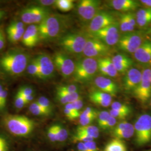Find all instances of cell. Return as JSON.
<instances>
[{
  "instance_id": "ba28073f",
  "label": "cell",
  "mask_w": 151,
  "mask_h": 151,
  "mask_svg": "<svg viewBox=\"0 0 151 151\" xmlns=\"http://www.w3.org/2000/svg\"><path fill=\"white\" fill-rule=\"evenodd\" d=\"M49 14V10L43 6H32L23 10L20 17L24 24L37 25L43 22Z\"/></svg>"
},
{
  "instance_id": "60d3db41",
  "label": "cell",
  "mask_w": 151,
  "mask_h": 151,
  "mask_svg": "<svg viewBox=\"0 0 151 151\" xmlns=\"http://www.w3.org/2000/svg\"><path fill=\"white\" fill-rule=\"evenodd\" d=\"M27 103L25 101L24 97L22 96V94L19 91H17L15 96V106L17 109H20L23 108Z\"/></svg>"
},
{
  "instance_id": "9f6ffc18",
  "label": "cell",
  "mask_w": 151,
  "mask_h": 151,
  "mask_svg": "<svg viewBox=\"0 0 151 151\" xmlns=\"http://www.w3.org/2000/svg\"><path fill=\"white\" fill-rule=\"evenodd\" d=\"M139 3L145 7V8H151V0H141Z\"/></svg>"
},
{
  "instance_id": "ffe728a7",
  "label": "cell",
  "mask_w": 151,
  "mask_h": 151,
  "mask_svg": "<svg viewBox=\"0 0 151 151\" xmlns=\"http://www.w3.org/2000/svg\"><path fill=\"white\" fill-rule=\"evenodd\" d=\"M134 134V126L128 122L123 121L118 124L112 132V134L117 139H129Z\"/></svg>"
},
{
  "instance_id": "f6af8a7d",
  "label": "cell",
  "mask_w": 151,
  "mask_h": 151,
  "mask_svg": "<svg viewBox=\"0 0 151 151\" xmlns=\"http://www.w3.org/2000/svg\"><path fill=\"white\" fill-rule=\"evenodd\" d=\"M18 91L22 94L23 97H27L28 96L33 95L34 93V90L31 87H22Z\"/></svg>"
},
{
  "instance_id": "1f68e13d",
  "label": "cell",
  "mask_w": 151,
  "mask_h": 151,
  "mask_svg": "<svg viewBox=\"0 0 151 151\" xmlns=\"http://www.w3.org/2000/svg\"><path fill=\"white\" fill-rule=\"evenodd\" d=\"M110 117L109 112L106 111H103L98 114L97 116V123L100 128L104 129L105 127L108 122V120Z\"/></svg>"
},
{
  "instance_id": "be15d7a7",
  "label": "cell",
  "mask_w": 151,
  "mask_h": 151,
  "mask_svg": "<svg viewBox=\"0 0 151 151\" xmlns=\"http://www.w3.org/2000/svg\"></svg>"
},
{
  "instance_id": "f5cc1de1",
  "label": "cell",
  "mask_w": 151,
  "mask_h": 151,
  "mask_svg": "<svg viewBox=\"0 0 151 151\" xmlns=\"http://www.w3.org/2000/svg\"><path fill=\"white\" fill-rule=\"evenodd\" d=\"M7 144L5 139L0 135V151H7Z\"/></svg>"
},
{
  "instance_id": "74e56055",
  "label": "cell",
  "mask_w": 151,
  "mask_h": 151,
  "mask_svg": "<svg viewBox=\"0 0 151 151\" xmlns=\"http://www.w3.org/2000/svg\"><path fill=\"white\" fill-rule=\"evenodd\" d=\"M57 91L65 92L67 93H74L78 92V87L75 85H61L57 87Z\"/></svg>"
},
{
  "instance_id": "f546056e",
  "label": "cell",
  "mask_w": 151,
  "mask_h": 151,
  "mask_svg": "<svg viewBox=\"0 0 151 151\" xmlns=\"http://www.w3.org/2000/svg\"><path fill=\"white\" fill-rule=\"evenodd\" d=\"M55 7L62 12H68L75 6L74 1L72 0H57L55 2Z\"/></svg>"
},
{
  "instance_id": "4dcf8cb0",
  "label": "cell",
  "mask_w": 151,
  "mask_h": 151,
  "mask_svg": "<svg viewBox=\"0 0 151 151\" xmlns=\"http://www.w3.org/2000/svg\"><path fill=\"white\" fill-rule=\"evenodd\" d=\"M29 110L31 113L36 116H47L46 111L37 102L33 103L30 105Z\"/></svg>"
},
{
  "instance_id": "d6a6232c",
  "label": "cell",
  "mask_w": 151,
  "mask_h": 151,
  "mask_svg": "<svg viewBox=\"0 0 151 151\" xmlns=\"http://www.w3.org/2000/svg\"><path fill=\"white\" fill-rule=\"evenodd\" d=\"M37 102L46 111L48 115L51 114L52 111V106L50 101L47 97L41 96L38 99Z\"/></svg>"
},
{
  "instance_id": "44dd1931",
  "label": "cell",
  "mask_w": 151,
  "mask_h": 151,
  "mask_svg": "<svg viewBox=\"0 0 151 151\" xmlns=\"http://www.w3.org/2000/svg\"><path fill=\"white\" fill-rule=\"evenodd\" d=\"M97 61L98 70L104 76L114 77L118 76V72L111 58L109 57H101L98 58Z\"/></svg>"
},
{
  "instance_id": "816d5d0a",
  "label": "cell",
  "mask_w": 151,
  "mask_h": 151,
  "mask_svg": "<svg viewBox=\"0 0 151 151\" xmlns=\"http://www.w3.org/2000/svg\"><path fill=\"white\" fill-rule=\"evenodd\" d=\"M72 104L74 108L76 110H77L78 112H80V110L83 107V101H82V100L81 99H80L76 100L75 102H73V103H72Z\"/></svg>"
},
{
  "instance_id": "6125c7cd",
  "label": "cell",
  "mask_w": 151,
  "mask_h": 151,
  "mask_svg": "<svg viewBox=\"0 0 151 151\" xmlns=\"http://www.w3.org/2000/svg\"><path fill=\"white\" fill-rule=\"evenodd\" d=\"M3 90H4L3 87L0 84V97H1V94H2V92L3 91Z\"/></svg>"
},
{
  "instance_id": "d4e9b609",
  "label": "cell",
  "mask_w": 151,
  "mask_h": 151,
  "mask_svg": "<svg viewBox=\"0 0 151 151\" xmlns=\"http://www.w3.org/2000/svg\"><path fill=\"white\" fill-rule=\"evenodd\" d=\"M137 25L141 29L148 27L151 23V8L139 9L136 14Z\"/></svg>"
},
{
  "instance_id": "7c38bea8",
  "label": "cell",
  "mask_w": 151,
  "mask_h": 151,
  "mask_svg": "<svg viewBox=\"0 0 151 151\" xmlns=\"http://www.w3.org/2000/svg\"><path fill=\"white\" fill-rule=\"evenodd\" d=\"M53 61L55 68L63 78H67L73 75L75 68V63L67 54L62 52L55 53Z\"/></svg>"
},
{
  "instance_id": "52a82bcc",
  "label": "cell",
  "mask_w": 151,
  "mask_h": 151,
  "mask_svg": "<svg viewBox=\"0 0 151 151\" xmlns=\"http://www.w3.org/2000/svg\"><path fill=\"white\" fill-rule=\"evenodd\" d=\"M144 38L143 33L140 31L123 33L119 38L118 47L123 52L133 54L145 40Z\"/></svg>"
},
{
  "instance_id": "94428289",
  "label": "cell",
  "mask_w": 151,
  "mask_h": 151,
  "mask_svg": "<svg viewBox=\"0 0 151 151\" xmlns=\"http://www.w3.org/2000/svg\"><path fill=\"white\" fill-rule=\"evenodd\" d=\"M4 15H5V12L0 10V20L3 17V16H4Z\"/></svg>"
},
{
  "instance_id": "681fc988",
  "label": "cell",
  "mask_w": 151,
  "mask_h": 151,
  "mask_svg": "<svg viewBox=\"0 0 151 151\" xmlns=\"http://www.w3.org/2000/svg\"><path fill=\"white\" fill-rule=\"evenodd\" d=\"M116 122H117L116 119H115V118H114L110 115V117L109 118V119L108 120V122L106 124V125L105 127V128L104 130L108 129L113 128L116 124Z\"/></svg>"
},
{
  "instance_id": "11a10c76",
  "label": "cell",
  "mask_w": 151,
  "mask_h": 151,
  "mask_svg": "<svg viewBox=\"0 0 151 151\" xmlns=\"http://www.w3.org/2000/svg\"><path fill=\"white\" fill-rule=\"evenodd\" d=\"M5 42V38L4 34L1 30H0V50L4 47Z\"/></svg>"
},
{
  "instance_id": "836d02e7",
  "label": "cell",
  "mask_w": 151,
  "mask_h": 151,
  "mask_svg": "<svg viewBox=\"0 0 151 151\" xmlns=\"http://www.w3.org/2000/svg\"><path fill=\"white\" fill-rule=\"evenodd\" d=\"M111 109L113 110L119 111L128 114L129 115L132 112L131 108L125 104H123L119 102H114L113 104H111Z\"/></svg>"
},
{
  "instance_id": "bcb514c9",
  "label": "cell",
  "mask_w": 151,
  "mask_h": 151,
  "mask_svg": "<svg viewBox=\"0 0 151 151\" xmlns=\"http://www.w3.org/2000/svg\"><path fill=\"white\" fill-rule=\"evenodd\" d=\"M97 116H93L82 119H79V124H80V126L88 125V124L91 123L95 119H97Z\"/></svg>"
},
{
  "instance_id": "9a60e30c",
  "label": "cell",
  "mask_w": 151,
  "mask_h": 151,
  "mask_svg": "<svg viewBox=\"0 0 151 151\" xmlns=\"http://www.w3.org/2000/svg\"><path fill=\"white\" fill-rule=\"evenodd\" d=\"M35 58L39 68V78L42 80L50 78L53 76L55 70L53 59L45 53L39 54Z\"/></svg>"
},
{
  "instance_id": "f1b7e54d",
  "label": "cell",
  "mask_w": 151,
  "mask_h": 151,
  "mask_svg": "<svg viewBox=\"0 0 151 151\" xmlns=\"http://www.w3.org/2000/svg\"><path fill=\"white\" fill-rule=\"evenodd\" d=\"M104 150L108 151H127V149L123 141L119 139L115 138L108 143Z\"/></svg>"
},
{
  "instance_id": "b9f144b4",
  "label": "cell",
  "mask_w": 151,
  "mask_h": 151,
  "mask_svg": "<svg viewBox=\"0 0 151 151\" xmlns=\"http://www.w3.org/2000/svg\"><path fill=\"white\" fill-rule=\"evenodd\" d=\"M24 29V23L21 22H12L7 28V32L18 31Z\"/></svg>"
},
{
  "instance_id": "7a4b0ae2",
  "label": "cell",
  "mask_w": 151,
  "mask_h": 151,
  "mask_svg": "<svg viewBox=\"0 0 151 151\" xmlns=\"http://www.w3.org/2000/svg\"><path fill=\"white\" fill-rule=\"evenodd\" d=\"M4 123L11 134L16 136H26L34 128V122L25 116L8 115L4 118Z\"/></svg>"
},
{
  "instance_id": "03108f58",
  "label": "cell",
  "mask_w": 151,
  "mask_h": 151,
  "mask_svg": "<svg viewBox=\"0 0 151 151\" xmlns=\"http://www.w3.org/2000/svg\"></svg>"
},
{
  "instance_id": "603a6c76",
  "label": "cell",
  "mask_w": 151,
  "mask_h": 151,
  "mask_svg": "<svg viewBox=\"0 0 151 151\" xmlns=\"http://www.w3.org/2000/svg\"><path fill=\"white\" fill-rule=\"evenodd\" d=\"M88 98L92 103L103 107H108L112 102V96L110 95L99 90L91 92Z\"/></svg>"
},
{
  "instance_id": "8d00e7d4",
  "label": "cell",
  "mask_w": 151,
  "mask_h": 151,
  "mask_svg": "<svg viewBox=\"0 0 151 151\" xmlns=\"http://www.w3.org/2000/svg\"><path fill=\"white\" fill-rule=\"evenodd\" d=\"M54 127H55L57 134L58 141L59 142L65 141L68 137V132L67 130L60 125H54Z\"/></svg>"
},
{
  "instance_id": "7bdbcfd3",
  "label": "cell",
  "mask_w": 151,
  "mask_h": 151,
  "mask_svg": "<svg viewBox=\"0 0 151 151\" xmlns=\"http://www.w3.org/2000/svg\"><path fill=\"white\" fill-rule=\"evenodd\" d=\"M48 137L49 140L52 142H55L58 141V138H57V134L56 132V130L55 128L54 125L50 127L48 130Z\"/></svg>"
},
{
  "instance_id": "2e32d148",
  "label": "cell",
  "mask_w": 151,
  "mask_h": 151,
  "mask_svg": "<svg viewBox=\"0 0 151 151\" xmlns=\"http://www.w3.org/2000/svg\"><path fill=\"white\" fill-rule=\"evenodd\" d=\"M142 75L141 70L136 68H130L123 78V87L125 91L132 92L134 91L140 83Z\"/></svg>"
},
{
  "instance_id": "ab89813d",
  "label": "cell",
  "mask_w": 151,
  "mask_h": 151,
  "mask_svg": "<svg viewBox=\"0 0 151 151\" xmlns=\"http://www.w3.org/2000/svg\"><path fill=\"white\" fill-rule=\"evenodd\" d=\"M98 113L97 111L94 109L93 108L88 107L86 108L82 113H81V115L79 117V119H82L87 117L93 116H98Z\"/></svg>"
},
{
  "instance_id": "680465c9",
  "label": "cell",
  "mask_w": 151,
  "mask_h": 151,
  "mask_svg": "<svg viewBox=\"0 0 151 151\" xmlns=\"http://www.w3.org/2000/svg\"><path fill=\"white\" fill-rule=\"evenodd\" d=\"M24 97V99H25V102H26L27 104L28 103H30L33 100L34 97V94H33V95L28 96H27V97Z\"/></svg>"
},
{
  "instance_id": "6f0895ef",
  "label": "cell",
  "mask_w": 151,
  "mask_h": 151,
  "mask_svg": "<svg viewBox=\"0 0 151 151\" xmlns=\"http://www.w3.org/2000/svg\"><path fill=\"white\" fill-rule=\"evenodd\" d=\"M77 147L79 151H89L83 142H80L77 145Z\"/></svg>"
},
{
  "instance_id": "d590c367",
  "label": "cell",
  "mask_w": 151,
  "mask_h": 151,
  "mask_svg": "<svg viewBox=\"0 0 151 151\" xmlns=\"http://www.w3.org/2000/svg\"><path fill=\"white\" fill-rule=\"evenodd\" d=\"M24 32L25 30L24 29L18 31L7 32V33L8 34V38L10 40V41L13 43H15L22 39Z\"/></svg>"
},
{
  "instance_id": "484cf974",
  "label": "cell",
  "mask_w": 151,
  "mask_h": 151,
  "mask_svg": "<svg viewBox=\"0 0 151 151\" xmlns=\"http://www.w3.org/2000/svg\"><path fill=\"white\" fill-rule=\"evenodd\" d=\"M56 96L60 103L65 105L73 103L76 100L81 99L78 92L74 93H67L65 92L56 91Z\"/></svg>"
},
{
  "instance_id": "7402d4cb",
  "label": "cell",
  "mask_w": 151,
  "mask_h": 151,
  "mask_svg": "<svg viewBox=\"0 0 151 151\" xmlns=\"http://www.w3.org/2000/svg\"><path fill=\"white\" fill-rule=\"evenodd\" d=\"M138 1L134 0H113L110 4L115 10L125 13L132 12L135 10L139 5Z\"/></svg>"
},
{
  "instance_id": "5bb4252c",
  "label": "cell",
  "mask_w": 151,
  "mask_h": 151,
  "mask_svg": "<svg viewBox=\"0 0 151 151\" xmlns=\"http://www.w3.org/2000/svg\"><path fill=\"white\" fill-rule=\"evenodd\" d=\"M101 2L97 0H81L77 5V13L81 20L88 22L99 11Z\"/></svg>"
},
{
  "instance_id": "e0dca14e",
  "label": "cell",
  "mask_w": 151,
  "mask_h": 151,
  "mask_svg": "<svg viewBox=\"0 0 151 151\" xmlns=\"http://www.w3.org/2000/svg\"><path fill=\"white\" fill-rule=\"evenodd\" d=\"M94 83L99 90L107 93L111 96H116L118 87L110 78L105 76H98L94 80Z\"/></svg>"
},
{
  "instance_id": "ac0fdd59",
  "label": "cell",
  "mask_w": 151,
  "mask_h": 151,
  "mask_svg": "<svg viewBox=\"0 0 151 151\" xmlns=\"http://www.w3.org/2000/svg\"><path fill=\"white\" fill-rule=\"evenodd\" d=\"M40 41L38 25H30L25 31L22 38V43L27 48H32Z\"/></svg>"
},
{
  "instance_id": "d6986e66",
  "label": "cell",
  "mask_w": 151,
  "mask_h": 151,
  "mask_svg": "<svg viewBox=\"0 0 151 151\" xmlns=\"http://www.w3.org/2000/svg\"><path fill=\"white\" fill-rule=\"evenodd\" d=\"M133 54L135 60L140 63H151V41L145 40Z\"/></svg>"
},
{
  "instance_id": "e7e4bbea",
  "label": "cell",
  "mask_w": 151,
  "mask_h": 151,
  "mask_svg": "<svg viewBox=\"0 0 151 151\" xmlns=\"http://www.w3.org/2000/svg\"><path fill=\"white\" fill-rule=\"evenodd\" d=\"M104 151H105V150H104Z\"/></svg>"
},
{
  "instance_id": "ee69618b",
  "label": "cell",
  "mask_w": 151,
  "mask_h": 151,
  "mask_svg": "<svg viewBox=\"0 0 151 151\" xmlns=\"http://www.w3.org/2000/svg\"><path fill=\"white\" fill-rule=\"evenodd\" d=\"M109 113L111 116L115 118V119H125L126 118H127L129 115V114H128L120 112L119 111L114 110L113 109H111Z\"/></svg>"
},
{
  "instance_id": "9c48e42d",
  "label": "cell",
  "mask_w": 151,
  "mask_h": 151,
  "mask_svg": "<svg viewBox=\"0 0 151 151\" xmlns=\"http://www.w3.org/2000/svg\"><path fill=\"white\" fill-rule=\"evenodd\" d=\"M142 72L140 83L132 93L139 101L145 104L151 97V68H145Z\"/></svg>"
},
{
  "instance_id": "7dc6e473",
  "label": "cell",
  "mask_w": 151,
  "mask_h": 151,
  "mask_svg": "<svg viewBox=\"0 0 151 151\" xmlns=\"http://www.w3.org/2000/svg\"><path fill=\"white\" fill-rule=\"evenodd\" d=\"M7 94H8V92L7 90L4 89L3 91L2 92L1 96L0 97V110L3 109L5 107Z\"/></svg>"
},
{
  "instance_id": "f35d334b",
  "label": "cell",
  "mask_w": 151,
  "mask_h": 151,
  "mask_svg": "<svg viewBox=\"0 0 151 151\" xmlns=\"http://www.w3.org/2000/svg\"><path fill=\"white\" fill-rule=\"evenodd\" d=\"M93 140V138L91 137L88 136L86 134H81V133H76L75 134L73 137V142H87Z\"/></svg>"
},
{
  "instance_id": "6da1fadb",
  "label": "cell",
  "mask_w": 151,
  "mask_h": 151,
  "mask_svg": "<svg viewBox=\"0 0 151 151\" xmlns=\"http://www.w3.org/2000/svg\"><path fill=\"white\" fill-rule=\"evenodd\" d=\"M27 54L21 51H9L0 58L1 68L10 75H18L27 68Z\"/></svg>"
},
{
  "instance_id": "5b68a950",
  "label": "cell",
  "mask_w": 151,
  "mask_h": 151,
  "mask_svg": "<svg viewBox=\"0 0 151 151\" xmlns=\"http://www.w3.org/2000/svg\"><path fill=\"white\" fill-rule=\"evenodd\" d=\"M87 37L81 34L67 33L60 38L59 44L67 53L80 54L83 53Z\"/></svg>"
},
{
  "instance_id": "e575fe53",
  "label": "cell",
  "mask_w": 151,
  "mask_h": 151,
  "mask_svg": "<svg viewBox=\"0 0 151 151\" xmlns=\"http://www.w3.org/2000/svg\"><path fill=\"white\" fill-rule=\"evenodd\" d=\"M27 70L31 76L37 77L39 78V72L37 62L35 58L32 59L27 65Z\"/></svg>"
},
{
  "instance_id": "4fadbf2b",
  "label": "cell",
  "mask_w": 151,
  "mask_h": 151,
  "mask_svg": "<svg viewBox=\"0 0 151 151\" xmlns=\"http://www.w3.org/2000/svg\"><path fill=\"white\" fill-rule=\"evenodd\" d=\"M117 22H118L112 14L108 11H99L89 22L87 32L91 35L104 27Z\"/></svg>"
},
{
  "instance_id": "db71d44e",
  "label": "cell",
  "mask_w": 151,
  "mask_h": 151,
  "mask_svg": "<svg viewBox=\"0 0 151 151\" xmlns=\"http://www.w3.org/2000/svg\"><path fill=\"white\" fill-rule=\"evenodd\" d=\"M55 1L54 0H41L39 1V3L41 4L42 6H48L55 4Z\"/></svg>"
},
{
  "instance_id": "3957f363",
  "label": "cell",
  "mask_w": 151,
  "mask_h": 151,
  "mask_svg": "<svg viewBox=\"0 0 151 151\" xmlns=\"http://www.w3.org/2000/svg\"><path fill=\"white\" fill-rule=\"evenodd\" d=\"M41 40H50L59 37L63 29V22L60 16L49 14L38 25Z\"/></svg>"
},
{
  "instance_id": "30bf717a",
  "label": "cell",
  "mask_w": 151,
  "mask_h": 151,
  "mask_svg": "<svg viewBox=\"0 0 151 151\" xmlns=\"http://www.w3.org/2000/svg\"><path fill=\"white\" fill-rule=\"evenodd\" d=\"M110 47L106 44L98 39L88 36L87 37L83 54L88 58H95V57L106 55L110 52Z\"/></svg>"
},
{
  "instance_id": "f907efd6",
  "label": "cell",
  "mask_w": 151,
  "mask_h": 151,
  "mask_svg": "<svg viewBox=\"0 0 151 151\" xmlns=\"http://www.w3.org/2000/svg\"><path fill=\"white\" fill-rule=\"evenodd\" d=\"M85 145L86 146L87 148L89 151H99V149L97 148V145L95 142L93 140L87 142L85 143Z\"/></svg>"
},
{
  "instance_id": "c3c4849f",
  "label": "cell",
  "mask_w": 151,
  "mask_h": 151,
  "mask_svg": "<svg viewBox=\"0 0 151 151\" xmlns=\"http://www.w3.org/2000/svg\"><path fill=\"white\" fill-rule=\"evenodd\" d=\"M64 113H65V116L69 120H71L77 119V118H79L80 116V115L70 111V110H68L65 108V110H64Z\"/></svg>"
},
{
  "instance_id": "8fae6325",
  "label": "cell",
  "mask_w": 151,
  "mask_h": 151,
  "mask_svg": "<svg viewBox=\"0 0 151 151\" xmlns=\"http://www.w3.org/2000/svg\"><path fill=\"white\" fill-rule=\"evenodd\" d=\"M90 36L98 39L109 47L115 45L118 43L120 37L118 22L104 27Z\"/></svg>"
},
{
  "instance_id": "4316f807",
  "label": "cell",
  "mask_w": 151,
  "mask_h": 151,
  "mask_svg": "<svg viewBox=\"0 0 151 151\" xmlns=\"http://www.w3.org/2000/svg\"><path fill=\"white\" fill-rule=\"evenodd\" d=\"M76 133L86 134L91 137L93 139L97 138L100 134L99 129L97 127L90 125L78 127L76 130Z\"/></svg>"
},
{
  "instance_id": "8992f818",
  "label": "cell",
  "mask_w": 151,
  "mask_h": 151,
  "mask_svg": "<svg viewBox=\"0 0 151 151\" xmlns=\"http://www.w3.org/2000/svg\"><path fill=\"white\" fill-rule=\"evenodd\" d=\"M135 142L138 146H143L151 142V115L145 113L140 115L134 125Z\"/></svg>"
},
{
  "instance_id": "cb8c5ba5",
  "label": "cell",
  "mask_w": 151,
  "mask_h": 151,
  "mask_svg": "<svg viewBox=\"0 0 151 151\" xmlns=\"http://www.w3.org/2000/svg\"><path fill=\"white\" fill-rule=\"evenodd\" d=\"M111 60L118 73L127 72L133 65V60L126 54H117L114 56Z\"/></svg>"
},
{
  "instance_id": "91938a15",
  "label": "cell",
  "mask_w": 151,
  "mask_h": 151,
  "mask_svg": "<svg viewBox=\"0 0 151 151\" xmlns=\"http://www.w3.org/2000/svg\"><path fill=\"white\" fill-rule=\"evenodd\" d=\"M146 34H151V23L150 24V25H149V27H148V29L147 30Z\"/></svg>"
},
{
  "instance_id": "277c9868",
  "label": "cell",
  "mask_w": 151,
  "mask_h": 151,
  "mask_svg": "<svg viewBox=\"0 0 151 151\" xmlns=\"http://www.w3.org/2000/svg\"><path fill=\"white\" fill-rule=\"evenodd\" d=\"M98 70L97 60L85 57L77 60L73 74L76 81L85 83L91 81Z\"/></svg>"
},
{
  "instance_id": "83f0119b",
  "label": "cell",
  "mask_w": 151,
  "mask_h": 151,
  "mask_svg": "<svg viewBox=\"0 0 151 151\" xmlns=\"http://www.w3.org/2000/svg\"><path fill=\"white\" fill-rule=\"evenodd\" d=\"M118 22L120 32L123 33H126L134 31L135 27H133L131 25L128 19L126 13L123 14L120 16L119 22Z\"/></svg>"
}]
</instances>
